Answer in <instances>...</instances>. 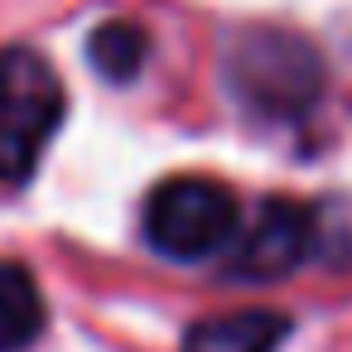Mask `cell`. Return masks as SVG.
<instances>
[{
    "instance_id": "6da1fadb",
    "label": "cell",
    "mask_w": 352,
    "mask_h": 352,
    "mask_svg": "<svg viewBox=\"0 0 352 352\" xmlns=\"http://www.w3.org/2000/svg\"><path fill=\"white\" fill-rule=\"evenodd\" d=\"M232 97L261 121H299L323 97V58L318 49L275 25H251L227 39L222 58Z\"/></svg>"
},
{
    "instance_id": "7a4b0ae2",
    "label": "cell",
    "mask_w": 352,
    "mask_h": 352,
    "mask_svg": "<svg viewBox=\"0 0 352 352\" xmlns=\"http://www.w3.org/2000/svg\"><path fill=\"white\" fill-rule=\"evenodd\" d=\"M63 82L34 49H0V179L25 184L63 126Z\"/></svg>"
},
{
    "instance_id": "3957f363",
    "label": "cell",
    "mask_w": 352,
    "mask_h": 352,
    "mask_svg": "<svg viewBox=\"0 0 352 352\" xmlns=\"http://www.w3.org/2000/svg\"><path fill=\"white\" fill-rule=\"evenodd\" d=\"M145 241L169 261H208L236 236V198L227 184L203 174L164 179L140 212Z\"/></svg>"
},
{
    "instance_id": "277c9868",
    "label": "cell",
    "mask_w": 352,
    "mask_h": 352,
    "mask_svg": "<svg viewBox=\"0 0 352 352\" xmlns=\"http://www.w3.org/2000/svg\"><path fill=\"white\" fill-rule=\"evenodd\" d=\"M314 256V212L299 198H265L256 217L246 222L241 241H232V256L222 265L227 280L270 285L299 270Z\"/></svg>"
},
{
    "instance_id": "5b68a950",
    "label": "cell",
    "mask_w": 352,
    "mask_h": 352,
    "mask_svg": "<svg viewBox=\"0 0 352 352\" xmlns=\"http://www.w3.org/2000/svg\"><path fill=\"white\" fill-rule=\"evenodd\" d=\"M289 338V318L275 309H241L198 318L184 333V352H275Z\"/></svg>"
},
{
    "instance_id": "8992f818",
    "label": "cell",
    "mask_w": 352,
    "mask_h": 352,
    "mask_svg": "<svg viewBox=\"0 0 352 352\" xmlns=\"http://www.w3.org/2000/svg\"><path fill=\"white\" fill-rule=\"evenodd\" d=\"M44 333V294L20 261H0V352H25Z\"/></svg>"
},
{
    "instance_id": "52a82bcc",
    "label": "cell",
    "mask_w": 352,
    "mask_h": 352,
    "mask_svg": "<svg viewBox=\"0 0 352 352\" xmlns=\"http://www.w3.org/2000/svg\"><path fill=\"white\" fill-rule=\"evenodd\" d=\"M150 58V34L135 20H102L87 34V63L107 82H135Z\"/></svg>"
},
{
    "instance_id": "ba28073f",
    "label": "cell",
    "mask_w": 352,
    "mask_h": 352,
    "mask_svg": "<svg viewBox=\"0 0 352 352\" xmlns=\"http://www.w3.org/2000/svg\"><path fill=\"white\" fill-rule=\"evenodd\" d=\"M314 212V251L328 265H352V198H328Z\"/></svg>"
}]
</instances>
